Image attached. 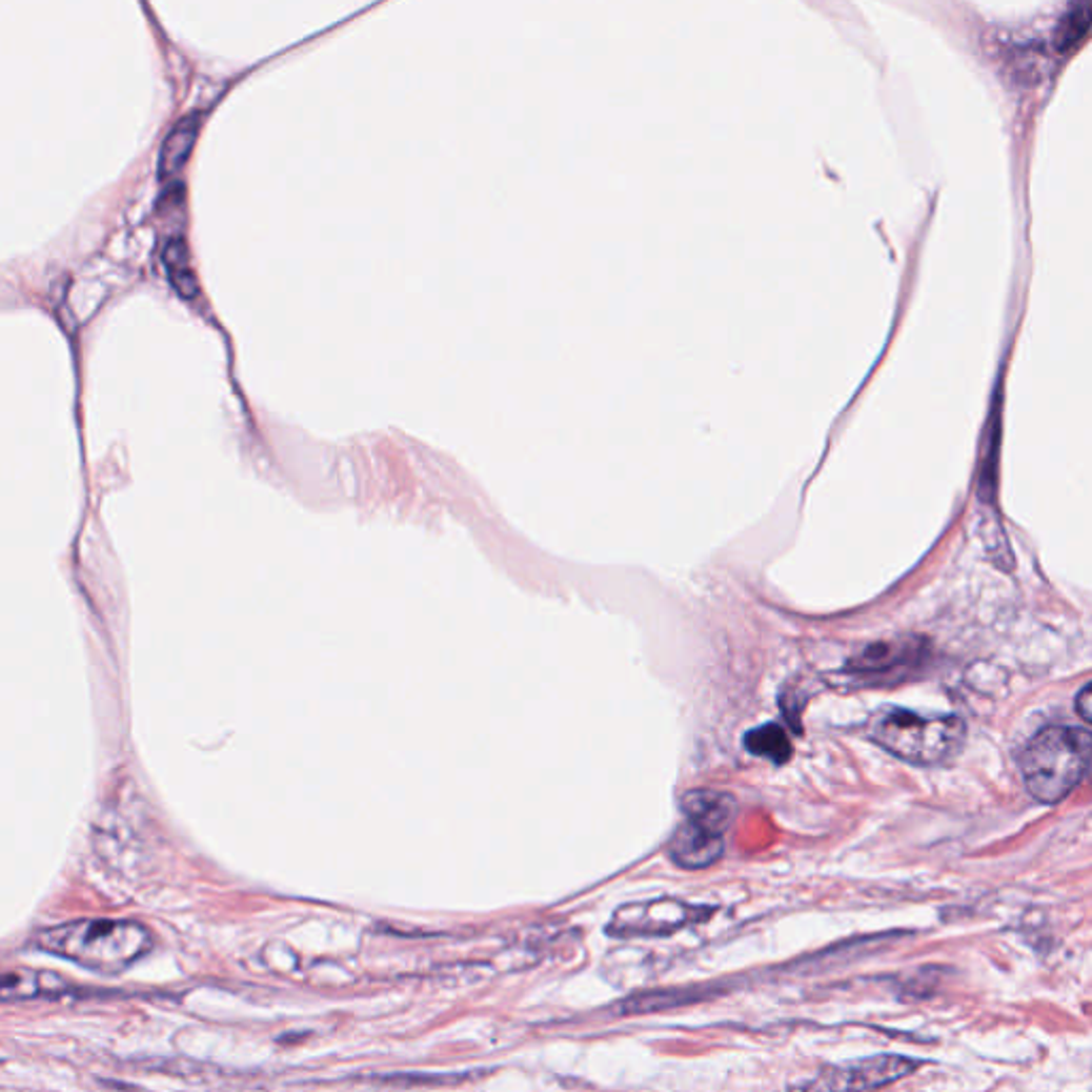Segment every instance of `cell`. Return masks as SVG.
Masks as SVG:
<instances>
[{"label":"cell","mask_w":1092,"mask_h":1092,"mask_svg":"<svg viewBox=\"0 0 1092 1092\" xmlns=\"http://www.w3.org/2000/svg\"><path fill=\"white\" fill-rule=\"evenodd\" d=\"M68 982L54 971L31 967H0V1003L56 996L66 992Z\"/></svg>","instance_id":"52a82bcc"},{"label":"cell","mask_w":1092,"mask_h":1092,"mask_svg":"<svg viewBox=\"0 0 1092 1092\" xmlns=\"http://www.w3.org/2000/svg\"><path fill=\"white\" fill-rule=\"evenodd\" d=\"M1090 749L1088 728L1048 726L1037 732L1020 760L1029 794L1044 805L1065 801L1088 774Z\"/></svg>","instance_id":"7a4b0ae2"},{"label":"cell","mask_w":1092,"mask_h":1092,"mask_svg":"<svg viewBox=\"0 0 1092 1092\" xmlns=\"http://www.w3.org/2000/svg\"><path fill=\"white\" fill-rule=\"evenodd\" d=\"M31 946L88 971L118 975L154 948V937L139 922L90 917L43 928Z\"/></svg>","instance_id":"6da1fadb"},{"label":"cell","mask_w":1092,"mask_h":1092,"mask_svg":"<svg viewBox=\"0 0 1092 1092\" xmlns=\"http://www.w3.org/2000/svg\"><path fill=\"white\" fill-rule=\"evenodd\" d=\"M188 246L182 238H174L165 244L163 248V263L165 267L169 269V274L174 271H180V269H188Z\"/></svg>","instance_id":"4fadbf2b"},{"label":"cell","mask_w":1092,"mask_h":1092,"mask_svg":"<svg viewBox=\"0 0 1092 1092\" xmlns=\"http://www.w3.org/2000/svg\"><path fill=\"white\" fill-rule=\"evenodd\" d=\"M715 907L689 905L676 898H655L616 909L608 924L612 937H666L689 924L705 922Z\"/></svg>","instance_id":"277c9868"},{"label":"cell","mask_w":1092,"mask_h":1092,"mask_svg":"<svg viewBox=\"0 0 1092 1092\" xmlns=\"http://www.w3.org/2000/svg\"><path fill=\"white\" fill-rule=\"evenodd\" d=\"M1090 697H1092V687L1086 683V685L1079 689V693L1075 695V711H1077V715L1081 717L1084 724H1090V722H1092V715H1090V709H1092V707H1090Z\"/></svg>","instance_id":"9a60e30c"},{"label":"cell","mask_w":1092,"mask_h":1092,"mask_svg":"<svg viewBox=\"0 0 1092 1092\" xmlns=\"http://www.w3.org/2000/svg\"><path fill=\"white\" fill-rule=\"evenodd\" d=\"M745 749L772 764H786L792 757V743L778 724H764L745 734Z\"/></svg>","instance_id":"30bf717a"},{"label":"cell","mask_w":1092,"mask_h":1092,"mask_svg":"<svg viewBox=\"0 0 1092 1092\" xmlns=\"http://www.w3.org/2000/svg\"><path fill=\"white\" fill-rule=\"evenodd\" d=\"M871 739L909 764L937 766L954 760L963 751L967 726L956 715L926 717L909 711H892L875 722Z\"/></svg>","instance_id":"3957f363"},{"label":"cell","mask_w":1092,"mask_h":1092,"mask_svg":"<svg viewBox=\"0 0 1092 1092\" xmlns=\"http://www.w3.org/2000/svg\"><path fill=\"white\" fill-rule=\"evenodd\" d=\"M199 128H201L199 114H188L171 126V130L167 133V137L161 145V156H159V176L163 180L174 178L176 174L182 171V167L190 159L193 147L197 143Z\"/></svg>","instance_id":"9c48e42d"},{"label":"cell","mask_w":1092,"mask_h":1092,"mask_svg":"<svg viewBox=\"0 0 1092 1092\" xmlns=\"http://www.w3.org/2000/svg\"><path fill=\"white\" fill-rule=\"evenodd\" d=\"M681 811L685 820L726 834L736 817V801L724 792L691 790L681 798Z\"/></svg>","instance_id":"ba28073f"},{"label":"cell","mask_w":1092,"mask_h":1092,"mask_svg":"<svg viewBox=\"0 0 1092 1092\" xmlns=\"http://www.w3.org/2000/svg\"><path fill=\"white\" fill-rule=\"evenodd\" d=\"M919 1060L898 1054H879L873 1058H865L851 1063L847 1067H832L811 1084L803 1086L801 1092H865L884 1088L894 1084L915 1069H919Z\"/></svg>","instance_id":"5b68a950"},{"label":"cell","mask_w":1092,"mask_h":1092,"mask_svg":"<svg viewBox=\"0 0 1092 1092\" xmlns=\"http://www.w3.org/2000/svg\"><path fill=\"white\" fill-rule=\"evenodd\" d=\"M1090 24V9L1088 7H1075L1067 20H1065V31L1060 33V41H1063V47H1069L1073 45L1088 28Z\"/></svg>","instance_id":"7c38bea8"},{"label":"cell","mask_w":1092,"mask_h":1092,"mask_svg":"<svg viewBox=\"0 0 1092 1092\" xmlns=\"http://www.w3.org/2000/svg\"><path fill=\"white\" fill-rule=\"evenodd\" d=\"M702 992L697 990H655V992H643V994H634L630 998L623 1000L619 1005V1011L621 1013H651V1011H662V1009H672V1007H681V1005H689V1003H695L700 1000Z\"/></svg>","instance_id":"8fae6325"},{"label":"cell","mask_w":1092,"mask_h":1092,"mask_svg":"<svg viewBox=\"0 0 1092 1092\" xmlns=\"http://www.w3.org/2000/svg\"><path fill=\"white\" fill-rule=\"evenodd\" d=\"M724 853V834L683 820L668 843L670 861L687 871H700L715 865Z\"/></svg>","instance_id":"8992f818"},{"label":"cell","mask_w":1092,"mask_h":1092,"mask_svg":"<svg viewBox=\"0 0 1092 1092\" xmlns=\"http://www.w3.org/2000/svg\"><path fill=\"white\" fill-rule=\"evenodd\" d=\"M171 276V282L176 286V290L184 297V299H193L199 295V280L197 276L193 274V269H180V271H174L169 274Z\"/></svg>","instance_id":"5bb4252c"}]
</instances>
